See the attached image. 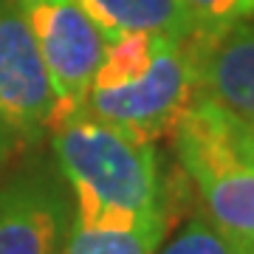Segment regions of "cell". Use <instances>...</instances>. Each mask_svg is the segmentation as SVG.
I'll return each instance as SVG.
<instances>
[{"instance_id": "1", "label": "cell", "mask_w": 254, "mask_h": 254, "mask_svg": "<svg viewBox=\"0 0 254 254\" xmlns=\"http://www.w3.org/2000/svg\"><path fill=\"white\" fill-rule=\"evenodd\" d=\"M51 136L57 167L71 187L73 223L133 229L164 215L153 141H141L85 110Z\"/></svg>"}, {"instance_id": "2", "label": "cell", "mask_w": 254, "mask_h": 254, "mask_svg": "<svg viewBox=\"0 0 254 254\" xmlns=\"http://www.w3.org/2000/svg\"><path fill=\"white\" fill-rule=\"evenodd\" d=\"M173 136L181 167L203 198L206 220L232 254H254V164L237 153L229 113L198 91Z\"/></svg>"}, {"instance_id": "3", "label": "cell", "mask_w": 254, "mask_h": 254, "mask_svg": "<svg viewBox=\"0 0 254 254\" xmlns=\"http://www.w3.org/2000/svg\"><path fill=\"white\" fill-rule=\"evenodd\" d=\"M195 93L198 79L187 43L164 37L141 79L119 88H91L85 96V113L122 127L141 141H155L175 130Z\"/></svg>"}, {"instance_id": "4", "label": "cell", "mask_w": 254, "mask_h": 254, "mask_svg": "<svg viewBox=\"0 0 254 254\" xmlns=\"http://www.w3.org/2000/svg\"><path fill=\"white\" fill-rule=\"evenodd\" d=\"M20 9L54 85L57 102L48 119V133H54L85 110V96L105 54V37L73 0H20Z\"/></svg>"}, {"instance_id": "5", "label": "cell", "mask_w": 254, "mask_h": 254, "mask_svg": "<svg viewBox=\"0 0 254 254\" xmlns=\"http://www.w3.org/2000/svg\"><path fill=\"white\" fill-rule=\"evenodd\" d=\"M54 102V85L20 0H0V116L20 141H40Z\"/></svg>"}, {"instance_id": "6", "label": "cell", "mask_w": 254, "mask_h": 254, "mask_svg": "<svg viewBox=\"0 0 254 254\" xmlns=\"http://www.w3.org/2000/svg\"><path fill=\"white\" fill-rule=\"evenodd\" d=\"M71 220L63 184L43 170L0 187V254H60Z\"/></svg>"}, {"instance_id": "7", "label": "cell", "mask_w": 254, "mask_h": 254, "mask_svg": "<svg viewBox=\"0 0 254 254\" xmlns=\"http://www.w3.org/2000/svg\"><path fill=\"white\" fill-rule=\"evenodd\" d=\"M198 91L232 116L254 122V17L215 37L187 40Z\"/></svg>"}, {"instance_id": "8", "label": "cell", "mask_w": 254, "mask_h": 254, "mask_svg": "<svg viewBox=\"0 0 254 254\" xmlns=\"http://www.w3.org/2000/svg\"><path fill=\"white\" fill-rule=\"evenodd\" d=\"M73 3L96 23L105 43L125 31H147L178 43L195 37V26L181 0H73Z\"/></svg>"}, {"instance_id": "9", "label": "cell", "mask_w": 254, "mask_h": 254, "mask_svg": "<svg viewBox=\"0 0 254 254\" xmlns=\"http://www.w3.org/2000/svg\"><path fill=\"white\" fill-rule=\"evenodd\" d=\"M167 235V215L144 220L133 229L79 226L71 220L60 254H155Z\"/></svg>"}, {"instance_id": "10", "label": "cell", "mask_w": 254, "mask_h": 254, "mask_svg": "<svg viewBox=\"0 0 254 254\" xmlns=\"http://www.w3.org/2000/svg\"><path fill=\"white\" fill-rule=\"evenodd\" d=\"M161 40L164 37L147 34V31H125V34L108 40L91 88H119V85H130V82L141 79L147 68L153 65V57L161 46Z\"/></svg>"}, {"instance_id": "11", "label": "cell", "mask_w": 254, "mask_h": 254, "mask_svg": "<svg viewBox=\"0 0 254 254\" xmlns=\"http://www.w3.org/2000/svg\"><path fill=\"white\" fill-rule=\"evenodd\" d=\"M181 3L195 26V37H215L254 17V0H181Z\"/></svg>"}, {"instance_id": "12", "label": "cell", "mask_w": 254, "mask_h": 254, "mask_svg": "<svg viewBox=\"0 0 254 254\" xmlns=\"http://www.w3.org/2000/svg\"><path fill=\"white\" fill-rule=\"evenodd\" d=\"M158 254H232V252L206 218H195Z\"/></svg>"}, {"instance_id": "13", "label": "cell", "mask_w": 254, "mask_h": 254, "mask_svg": "<svg viewBox=\"0 0 254 254\" xmlns=\"http://www.w3.org/2000/svg\"><path fill=\"white\" fill-rule=\"evenodd\" d=\"M229 133H232V141H235L237 153L243 155L249 164H254V122H243V119L229 113Z\"/></svg>"}, {"instance_id": "14", "label": "cell", "mask_w": 254, "mask_h": 254, "mask_svg": "<svg viewBox=\"0 0 254 254\" xmlns=\"http://www.w3.org/2000/svg\"><path fill=\"white\" fill-rule=\"evenodd\" d=\"M20 144H23V141H20V136L11 130L9 125H6V119L0 116V164L9 161L11 155L20 150Z\"/></svg>"}]
</instances>
